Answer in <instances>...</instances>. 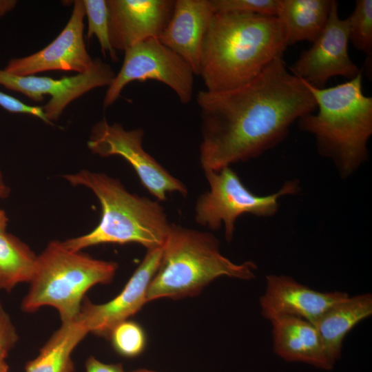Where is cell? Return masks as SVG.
I'll return each mask as SVG.
<instances>
[{
    "label": "cell",
    "instance_id": "obj_1",
    "mask_svg": "<svg viewBox=\"0 0 372 372\" xmlns=\"http://www.w3.org/2000/svg\"><path fill=\"white\" fill-rule=\"evenodd\" d=\"M200 165L218 171L256 158L281 143L289 127L317 109L303 80L289 72L283 56L237 87L200 91Z\"/></svg>",
    "mask_w": 372,
    "mask_h": 372
},
{
    "label": "cell",
    "instance_id": "obj_2",
    "mask_svg": "<svg viewBox=\"0 0 372 372\" xmlns=\"http://www.w3.org/2000/svg\"><path fill=\"white\" fill-rule=\"evenodd\" d=\"M288 45L278 17L214 13L204 38L199 76L206 90L237 87L283 56Z\"/></svg>",
    "mask_w": 372,
    "mask_h": 372
},
{
    "label": "cell",
    "instance_id": "obj_3",
    "mask_svg": "<svg viewBox=\"0 0 372 372\" xmlns=\"http://www.w3.org/2000/svg\"><path fill=\"white\" fill-rule=\"evenodd\" d=\"M362 79V72L327 88H317L304 81L318 112L299 118V128L315 136L318 153L333 161L342 178L352 174L368 158L372 97L363 94Z\"/></svg>",
    "mask_w": 372,
    "mask_h": 372
},
{
    "label": "cell",
    "instance_id": "obj_4",
    "mask_svg": "<svg viewBox=\"0 0 372 372\" xmlns=\"http://www.w3.org/2000/svg\"><path fill=\"white\" fill-rule=\"evenodd\" d=\"M63 177L73 186H85L101 206L98 225L90 233L62 242L72 251L100 244L138 243L149 249L162 247L169 233V223L158 201L129 192L118 179L83 169Z\"/></svg>",
    "mask_w": 372,
    "mask_h": 372
},
{
    "label": "cell",
    "instance_id": "obj_5",
    "mask_svg": "<svg viewBox=\"0 0 372 372\" xmlns=\"http://www.w3.org/2000/svg\"><path fill=\"white\" fill-rule=\"evenodd\" d=\"M256 269L252 261L236 264L224 256L212 234L172 224L148 287L147 301L195 296L219 277L249 280Z\"/></svg>",
    "mask_w": 372,
    "mask_h": 372
},
{
    "label": "cell",
    "instance_id": "obj_6",
    "mask_svg": "<svg viewBox=\"0 0 372 372\" xmlns=\"http://www.w3.org/2000/svg\"><path fill=\"white\" fill-rule=\"evenodd\" d=\"M118 265L95 259L81 251L66 248L62 242H50L37 256V267L21 302L23 311L32 313L44 306L55 308L62 322L76 320L85 293L98 284H108Z\"/></svg>",
    "mask_w": 372,
    "mask_h": 372
},
{
    "label": "cell",
    "instance_id": "obj_7",
    "mask_svg": "<svg viewBox=\"0 0 372 372\" xmlns=\"http://www.w3.org/2000/svg\"><path fill=\"white\" fill-rule=\"evenodd\" d=\"M205 175L209 190L201 194L195 205V220L211 230H218L223 224L225 236L232 240L237 218L249 214L260 217L273 216L279 208V199L298 192L297 180L286 181L273 194L258 196L242 183L238 174L230 167L218 171H206Z\"/></svg>",
    "mask_w": 372,
    "mask_h": 372
},
{
    "label": "cell",
    "instance_id": "obj_8",
    "mask_svg": "<svg viewBox=\"0 0 372 372\" xmlns=\"http://www.w3.org/2000/svg\"><path fill=\"white\" fill-rule=\"evenodd\" d=\"M194 74L189 65L157 38L139 42L125 51L120 71L108 86L104 109L112 105L132 81H159L170 87L180 102L188 104L194 94Z\"/></svg>",
    "mask_w": 372,
    "mask_h": 372
},
{
    "label": "cell",
    "instance_id": "obj_9",
    "mask_svg": "<svg viewBox=\"0 0 372 372\" xmlns=\"http://www.w3.org/2000/svg\"><path fill=\"white\" fill-rule=\"evenodd\" d=\"M144 130L124 129L121 123H109L104 118L92 128L87 143L94 154L101 157L117 155L135 170L142 185L158 200H166L167 193L178 192L186 196L188 189L172 176L143 146Z\"/></svg>",
    "mask_w": 372,
    "mask_h": 372
},
{
    "label": "cell",
    "instance_id": "obj_10",
    "mask_svg": "<svg viewBox=\"0 0 372 372\" xmlns=\"http://www.w3.org/2000/svg\"><path fill=\"white\" fill-rule=\"evenodd\" d=\"M349 41V20L339 17L338 2L332 0L324 28L311 47L302 52L291 72L317 88H323L333 76L353 79L362 71L350 59Z\"/></svg>",
    "mask_w": 372,
    "mask_h": 372
},
{
    "label": "cell",
    "instance_id": "obj_11",
    "mask_svg": "<svg viewBox=\"0 0 372 372\" xmlns=\"http://www.w3.org/2000/svg\"><path fill=\"white\" fill-rule=\"evenodd\" d=\"M115 75L110 65L96 58L88 71L59 79L35 75L16 76L0 69V85L35 102L42 101L45 94L50 95V99L43 109L52 123L59 119L72 101L94 88L109 86Z\"/></svg>",
    "mask_w": 372,
    "mask_h": 372
},
{
    "label": "cell",
    "instance_id": "obj_12",
    "mask_svg": "<svg viewBox=\"0 0 372 372\" xmlns=\"http://www.w3.org/2000/svg\"><path fill=\"white\" fill-rule=\"evenodd\" d=\"M73 4L69 21L54 40L31 55L10 59L3 70L16 76H29L50 70L81 74L90 70L94 59L83 39L84 4L83 0H76Z\"/></svg>",
    "mask_w": 372,
    "mask_h": 372
},
{
    "label": "cell",
    "instance_id": "obj_13",
    "mask_svg": "<svg viewBox=\"0 0 372 372\" xmlns=\"http://www.w3.org/2000/svg\"><path fill=\"white\" fill-rule=\"evenodd\" d=\"M162 256V247L147 250L123 290L112 300L103 304H93L84 299L79 318L89 333L108 337L118 324L128 320L147 302V290Z\"/></svg>",
    "mask_w": 372,
    "mask_h": 372
},
{
    "label": "cell",
    "instance_id": "obj_14",
    "mask_svg": "<svg viewBox=\"0 0 372 372\" xmlns=\"http://www.w3.org/2000/svg\"><path fill=\"white\" fill-rule=\"evenodd\" d=\"M112 48L125 51L143 41L157 38L172 14L174 0H107Z\"/></svg>",
    "mask_w": 372,
    "mask_h": 372
},
{
    "label": "cell",
    "instance_id": "obj_15",
    "mask_svg": "<svg viewBox=\"0 0 372 372\" xmlns=\"http://www.w3.org/2000/svg\"><path fill=\"white\" fill-rule=\"evenodd\" d=\"M346 292L319 291L285 275L266 276V288L260 298L262 314L268 320L278 316H293L315 325L333 304L346 298Z\"/></svg>",
    "mask_w": 372,
    "mask_h": 372
},
{
    "label": "cell",
    "instance_id": "obj_16",
    "mask_svg": "<svg viewBox=\"0 0 372 372\" xmlns=\"http://www.w3.org/2000/svg\"><path fill=\"white\" fill-rule=\"evenodd\" d=\"M214 14L210 0H176L171 18L158 37L197 76L204 38Z\"/></svg>",
    "mask_w": 372,
    "mask_h": 372
},
{
    "label": "cell",
    "instance_id": "obj_17",
    "mask_svg": "<svg viewBox=\"0 0 372 372\" xmlns=\"http://www.w3.org/2000/svg\"><path fill=\"white\" fill-rule=\"evenodd\" d=\"M272 324L273 348L276 354L288 362H301L323 370L334 364L328 357L314 324L293 316H278Z\"/></svg>",
    "mask_w": 372,
    "mask_h": 372
},
{
    "label": "cell",
    "instance_id": "obj_18",
    "mask_svg": "<svg viewBox=\"0 0 372 372\" xmlns=\"http://www.w3.org/2000/svg\"><path fill=\"white\" fill-rule=\"evenodd\" d=\"M372 314V296H348L330 307L315 326L324 349L335 364L340 358L344 338L359 322Z\"/></svg>",
    "mask_w": 372,
    "mask_h": 372
},
{
    "label": "cell",
    "instance_id": "obj_19",
    "mask_svg": "<svg viewBox=\"0 0 372 372\" xmlns=\"http://www.w3.org/2000/svg\"><path fill=\"white\" fill-rule=\"evenodd\" d=\"M332 0H280L277 17L283 23L287 45L313 42L324 28Z\"/></svg>",
    "mask_w": 372,
    "mask_h": 372
},
{
    "label": "cell",
    "instance_id": "obj_20",
    "mask_svg": "<svg viewBox=\"0 0 372 372\" xmlns=\"http://www.w3.org/2000/svg\"><path fill=\"white\" fill-rule=\"evenodd\" d=\"M88 333L86 324L79 317L62 322L39 355L26 364L25 372H73L72 353Z\"/></svg>",
    "mask_w": 372,
    "mask_h": 372
},
{
    "label": "cell",
    "instance_id": "obj_21",
    "mask_svg": "<svg viewBox=\"0 0 372 372\" xmlns=\"http://www.w3.org/2000/svg\"><path fill=\"white\" fill-rule=\"evenodd\" d=\"M37 256L16 236L0 232V289L10 292L17 284L32 280Z\"/></svg>",
    "mask_w": 372,
    "mask_h": 372
},
{
    "label": "cell",
    "instance_id": "obj_22",
    "mask_svg": "<svg viewBox=\"0 0 372 372\" xmlns=\"http://www.w3.org/2000/svg\"><path fill=\"white\" fill-rule=\"evenodd\" d=\"M88 26L87 37L97 38L102 53L108 54L113 61H118L116 50L112 48L109 33V10L107 0H83Z\"/></svg>",
    "mask_w": 372,
    "mask_h": 372
},
{
    "label": "cell",
    "instance_id": "obj_23",
    "mask_svg": "<svg viewBox=\"0 0 372 372\" xmlns=\"http://www.w3.org/2000/svg\"><path fill=\"white\" fill-rule=\"evenodd\" d=\"M349 24V40L354 47L372 56V0H357L355 8L347 18Z\"/></svg>",
    "mask_w": 372,
    "mask_h": 372
},
{
    "label": "cell",
    "instance_id": "obj_24",
    "mask_svg": "<svg viewBox=\"0 0 372 372\" xmlns=\"http://www.w3.org/2000/svg\"><path fill=\"white\" fill-rule=\"evenodd\" d=\"M109 338L115 351L126 358L140 355L146 345L145 333L142 327L132 320H125L111 331Z\"/></svg>",
    "mask_w": 372,
    "mask_h": 372
},
{
    "label": "cell",
    "instance_id": "obj_25",
    "mask_svg": "<svg viewBox=\"0 0 372 372\" xmlns=\"http://www.w3.org/2000/svg\"><path fill=\"white\" fill-rule=\"evenodd\" d=\"M214 13L242 12L277 17L280 0H210Z\"/></svg>",
    "mask_w": 372,
    "mask_h": 372
},
{
    "label": "cell",
    "instance_id": "obj_26",
    "mask_svg": "<svg viewBox=\"0 0 372 372\" xmlns=\"http://www.w3.org/2000/svg\"><path fill=\"white\" fill-rule=\"evenodd\" d=\"M18 340L19 336L15 327L0 302V360H5Z\"/></svg>",
    "mask_w": 372,
    "mask_h": 372
},
{
    "label": "cell",
    "instance_id": "obj_27",
    "mask_svg": "<svg viewBox=\"0 0 372 372\" xmlns=\"http://www.w3.org/2000/svg\"><path fill=\"white\" fill-rule=\"evenodd\" d=\"M0 106L11 113L27 114L38 117L47 124L52 125L46 117L43 107L27 105L20 100L0 91Z\"/></svg>",
    "mask_w": 372,
    "mask_h": 372
},
{
    "label": "cell",
    "instance_id": "obj_28",
    "mask_svg": "<svg viewBox=\"0 0 372 372\" xmlns=\"http://www.w3.org/2000/svg\"><path fill=\"white\" fill-rule=\"evenodd\" d=\"M86 372H125L121 364H105L93 356L85 362Z\"/></svg>",
    "mask_w": 372,
    "mask_h": 372
},
{
    "label": "cell",
    "instance_id": "obj_29",
    "mask_svg": "<svg viewBox=\"0 0 372 372\" xmlns=\"http://www.w3.org/2000/svg\"><path fill=\"white\" fill-rule=\"evenodd\" d=\"M17 3L15 0H0V18L13 10Z\"/></svg>",
    "mask_w": 372,
    "mask_h": 372
},
{
    "label": "cell",
    "instance_id": "obj_30",
    "mask_svg": "<svg viewBox=\"0 0 372 372\" xmlns=\"http://www.w3.org/2000/svg\"><path fill=\"white\" fill-rule=\"evenodd\" d=\"M10 189L5 184L2 174L0 172V198H6L8 196Z\"/></svg>",
    "mask_w": 372,
    "mask_h": 372
},
{
    "label": "cell",
    "instance_id": "obj_31",
    "mask_svg": "<svg viewBox=\"0 0 372 372\" xmlns=\"http://www.w3.org/2000/svg\"><path fill=\"white\" fill-rule=\"evenodd\" d=\"M8 223V217L5 211L0 209V232L6 231Z\"/></svg>",
    "mask_w": 372,
    "mask_h": 372
},
{
    "label": "cell",
    "instance_id": "obj_32",
    "mask_svg": "<svg viewBox=\"0 0 372 372\" xmlns=\"http://www.w3.org/2000/svg\"><path fill=\"white\" fill-rule=\"evenodd\" d=\"M0 372H8V366L5 360H0Z\"/></svg>",
    "mask_w": 372,
    "mask_h": 372
},
{
    "label": "cell",
    "instance_id": "obj_33",
    "mask_svg": "<svg viewBox=\"0 0 372 372\" xmlns=\"http://www.w3.org/2000/svg\"><path fill=\"white\" fill-rule=\"evenodd\" d=\"M132 372H156V371L147 370V369H138V370H136V371H132Z\"/></svg>",
    "mask_w": 372,
    "mask_h": 372
}]
</instances>
